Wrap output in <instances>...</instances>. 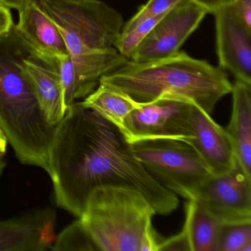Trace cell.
Instances as JSON below:
<instances>
[{"label":"cell","instance_id":"1","mask_svg":"<svg viewBox=\"0 0 251 251\" xmlns=\"http://www.w3.org/2000/svg\"><path fill=\"white\" fill-rule=\"evenodd\" d=\"M48 174L57 205L77 217L90 194L105 186L136 189L156 214H170L178 205L177 195L136 158L122 130L80 102L69 106L57 125Z\"/></svg>","mask_w":251,"mask_h":251},{"label":"cell","instance_id":"2","mask_svg":"<svg viewBox=\"0 0 251 251\" xmlns=\"http://www.w3.org/2000/svg\"><path fill=\"white\" fill-rule=\"evenodd\" d=\"M38 1L64 37L75 70L77 98L84 99L102 76L127 61L114 48L123 16L100 0Z\"/></svg>","mask_w":251,"mask_h":251},{"label":"cell","instance_id":"3","mask_svg":"<svg viewBox=\"0 0 251 251\" xmlns=\"http://www.w3.org/2000/svg\"><path fill=\"white\" fill-rule=\"evenodd\" d=\"M100 83L122 91L137 102H151L162 96L183 98L208 114L232 89L222 69L183 51L158 61L127 60L102 76Z\"/></svg>","mask_w":251,"mask_h":251},{"label":"cell","instance_id":"4","mask_svg":"<svg viewBox=\"0 0 251 251\" xmlns=\"http://www.w3.org/2000/svg\"><path fill=\"white\" fill-rule=\"evenodd\" d=\"M155 214L136 189L105 186L90 194L78 218L99 251H157Z\"/></svg>","mask_w":251,"mask_h":251},{"label":"cell","instance_id":"5","mask_svg":"<svg viewBox=\"0 0 251 251\" xmlns=\"http://www.w3.org/2000/svg\"><path fill=\"white\" fill-rule=\"evenodd\" d=\"M136 158L160 184L176 195L192 199L213 176L192 146L173 139H149L131 143Z\"/></svg>","mask_w":251,"mask_h":251},{"label":"cell","instance_id":"6","mask_svg":"<svg viewBox=\"0 0 251 251\" xmlns=\"http://www.w3.org/2000/svg\"><path fill=\"white\" fill-rule=\"evenodd\" d=\"M192 101L173 96L139 102L120 130L130 144L149 139H173L187 142L192 138Z\"/></svg>","mask_w":251,"mask_h":251},{"label":"cell","instance_id":"7","mask_svg":"<svg viewBox=\"0 0 251 251\" xmlns=\"http://www.w3.org/2000/svg\"><path fill=\"white\" fill-rule=\"evenodd\" d=\"M192 199L222 224L251 223V177L237 162L230 171L210 177Z\"/></svg>","mask_w":251,"mask_h":251},{"label":"cell","instance_id":"8","mask_svg":"<svg viewBox=\"0 0 251 251\" xmlns=\"http://www.w3.org/2000/svg\"><path fill=\"white\" fill-rule=\"evenodd\" d=\"M207 14L204 8L191 0H183L155 25L130 61L148 62L176 55Z\"/></svg>","mask_w":251,"mask_h":251},{"label":"cell","instance_id":"9","mask_svg":"<svg viewBox=\"0 0 251 251\" xmlns=\"http://www.w3.org/2000/svg\"><path fill=\"white\" fill-rule=\"evenodd\" d=\"M219 64L236 80L251 85V29L239 18L231 4L214 13Z\"/></svg>","mask_w":251,"mask_h":251},{"label":"cell","instance_id":"10","mask_svg":"<svg viewBox=\"0 0 251 251\" xmlns=\"http://www.w3.org/2000/svg\"><path fill=\"white\" fill-rule=\"evenodd\" d=\"M190 123L193 136L186 143L195 150L210 173L217 176L233 169L237 161L226 129L192 101Z\"/></svg>","mask_w":251,"mask_h":251},{"label":"cell","instance_id":"11","mask_svg":"<svg viewBox=\"0 0 251 251\" xmlns=\"http://www.w3.org/2000/svg\"><path fill=\"white\" fill-rule=\"evenodd\" d=\"M18 12L14 32L33 55L50 63L70 55L58 26L38 0H33Z\"/></svg>","mask_w":251,"mask_h":251},{"label":"cell","instance_id":"12","mask_svg":"<svg viewBox=\"0 0 251 251\" xmlns=\"http://www.w3.org/2000/svg\"><path fill=\"white\" fill-rule=\"evenodd\" d=\"M56 214L40 209L0 220V251H45L52 249Z\"/></svg>","mask_w":251,"mask_h":251},{"label":"cell","instance_id":"13","mask_svg":"<svg viewBox=\"0 0 251 251\" xmlns=\"http://www.w3.org/2000/svg\"><path fill=\"white\" fill-rule=\"evenodd\" d=\"M24 64L45 117L51 124H58L64 117L66 109L55 62H48L30 53L25 59Z\"/></svg>","mask_w":251,"mask_h":251},{"label":"cell","instance_id":"14","mask_svg":"<svg viewBox=\"0 0 251 251\" xmlns=\"http://www.w3.org/2000/svg\"><path fill=\"white\" fill-rule=\"evenodd\" d=\"M233 102L226 130L241 168L251 177V85L236 80L232 85Z\"/></svg>","mask_w":251,"mask_h":251},{"label":"cell","instance_id":"15","mask_svg":"<svg viewBox=\"0 0 251 251\" xmlns=\"http://www.w3.org/2000/svg\"><path fill=\"white\" fill-rule=\"evenodd\" d=\"M80 102L120 129L126 117L139 105V102L124 92L103 83H99L96 89Z\"/></svg>","mask_w":251,"mask_h":251},{"label":"cell","instance_id":"16","mask_svg":"<svg viewBox=\"0 0 251 251\" xmlns=\"http://www.w3.org/2000/svg\"><path fill=\"white\" fill-rule=\"evenodd\" d=\"M186 217L192 251H219L222 224L195 200H188Z\"/></svg>","mask_w":251,"mask_h":251},{"label":"cell","instance_id":"17","mask_svg":"<svg viewBox=\"0 0 251 251\" xmlns=\"http://www.w3.org/2000/svg\"><path fill=\"white\" fill-rule=\"evenodd\" d=\"M52 251H98L80 219L56 236Z\"/></svg>","mask_w":251,"mask_h":251},{"label":"cell","instance_id":"18","mask_svg":"<svg viewBox=\"0 0 251 251\" xmlns=\"http://www.w3.org/2000/svg\"><path fill=\"white\" fill-rule=\"evenodd\" d=\"M219 251H251V223L223 224Z\"/></svg>","mask_w":251,"mask_h":251},{"label":"cell","instance_id":"19","mask_svg":"<svg viewBox=\"0 0 251 251\" xmlns=\"http://www.w3.org/2000/svg\"><path fill=\"white\" fill-rule=\"evenodd\" d=\"M165 14L148 19L127 33H120L114 48L127 60H131L138 47Z\"/></svg>","mask_w":251,"mask_h":251},{"label":"cell","instance_id":"20","mask_svg":"<svg viewBox=\"0 0 251 251\" xmlns=\"http://www.w3.org/2000/svg\"><path fill=\"white\" fill-rule=\"evenodd\" d=\"M62 88L63 100L65 109L77 102V79L74 64L70 55L55 61Z\"/></svg>","mask_w":251,"mask_h":251},{"label":"cell","instance_id":"21","mask_svg":"<svg viewBox=\"0 0 251 251\" xmlns=\"http://www.w3.org/2000/svg\"><path fill=\"white\" fill-rule=\"evenodd\" d=\"M183 0H148L136 14L123 26L121 33H127L142 22L167 14Z\"/></svg>","mask_w":251,"mask_h":251},{"label":"cell","instance_id":"22","mask_svg":"<svg viewBox=\"0 0 251 251\" xmlns=\"http://www.w3.org/2000/svg\"><path fill=\"white\" fill-rule=\"evenodd\" d=\"M157 251H192L189 224L186 219L181 231L178 234L160 242Z\"/></svg>","mask_w":251,"mask_h":251},{"label":"cell","instance_id":"23","mask_svg":"<svg viewBox=\"0 0 251 251\" xmlns=\"http://www.w3.org/2000/svg\"><path fill=\"white\" fill-rule=\"evenodd\" d=\"M230 4L239 18L251 29V0H232Z\"/></svg>","mask_w":251,"mask_h":251},{"label":"cell","instance_id":"24","mask_svg":"<svg viewBox=\"0 0 251 251\" xmlns=\"http://www.w3.org/2000/svg\"><path fill=\"white\" fill-rule=\"evenodd\" d=\"M14 26L11 9L0 5V37L10 33Z\"/></svg>","mask_w":251,"mask_h":251},{"label":"cell","instance_id":"25","mask_svg":"<svg viewBox=\"0 0 251 251\" xmlns=\"http://www.w3.org/2000/svg\"><path fill=\"white\" fill-rule=\"evenodd\" d=\"M194 3L202 7L208 14H214L222 7L231 3L232 0H191Z\"/></svg>","mask_w":251,"mask_h":251},{"label":"cell","instance_id":"26","mask_svg":"<svg viewBox=\"0 0 251 251\" xmlns=\"http://www.w3.org/2000/svg\"><path fill=\"white\" fill-rule=\"evenodd\" d=\"M0 1L4 6L7 7L9 9L17 10L19 11L33 0H0Z\"/></svg>","mask_w":251,"mask_h":251},{"label":"cell","instance_id":"27","mask_svg":"<svg viewBox=\"0 0 251 251\" xmlns=\"http://www.w3.org/2000/svg\"><path fill=\"white\" fill-rule=\"evenodd\" d=\"M7 147H8V142H7L6 138L5 137L3 133L0 130V152L5 153Z\"/></svg>","mask_w":251,"mask_h":251},{"label":"cell","instance_id":"28","mask_svg":"<svg viewBox=\"0 0 251 251\" xmlns=\"http://www.w3.org/2000/svg\"><path fill=\"white\" fill-rule=\"evenodd\" d=\"M4 155H5V153L0 152V176L2 175V172H3L4 169H5V165H6Z\"/></svg>","mask_w":251,"mask_h":251},{"label":"cell","instance_id":"29","mask_svg":"<svg viewBox=\"0 0 251 251\" xmlns=\"http://www.w3.org/2000/svg\"><path fill=\"white\" fill-rule=\"evenodd\" d=\"M0 5H2V4L1 3V1H0Z\"/></svg>","mask_w":251,"mask_h":251}]
</instances>
